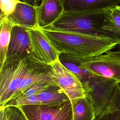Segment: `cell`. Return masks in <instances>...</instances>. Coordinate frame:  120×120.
Wrapping results in <instances>:
<instances>
[{
    "mask_svg": "<svg viewBox=\"0 0 120 120\" xmlns=\"http://www.w3.org/2000/svg\"><path fill=\"white\" fill-rule=\"evenodd\" d=\"M50 65L32 55L7 58L0 68V108L28 87L38 82H53Z\"/></svg>",
    "mask_w": 120,
    "mask_h": 120,
    "instance_id": "cell-1",
    "label": "cell"
},
{
    "mask_svg": "<svg viewBox=\"0 0 120 120\" xmlns=\"http://www.w3.org/2000/svg\"><path fill=\"white\" fill-rule=\"evenodd\" d=\"M41 29L60 54L75 59H86L96 57L119 45L111 39L88 35Z\"/></svg>",
    "mask_w": 120,
    "mask_h": 120,
    "instance_id": "cell-2",
    "label": "cell"
},
{
    "mask_svg": "<svg viewBox=\"0 0 120 120\" xmlns=\"http://www.w3.org/2000/svg\"><path fill=\"white\" fill-rule=\"evenodd\" d=\"M106 10L64 11L57 21L45 29L109 39L120 45V36L105 29Z\"/></svg>",
    "mask_w": 120,
    "mask_h": 120,
    "instance_id": "cell-3",
    "label": "cell"
},
{
    "mask_svg": "<svg viewBox=\"0 0 120 120\" xmlns=\"http://www.w3.org/2000/svg\"><path fill=\"white\" fill-rule=\"evenodd\" d=\"M81 83L85 96L92 102L95 107L96 117L100 116L106 108L119 84L113 79L90 72Z\"/></svg>",
    "mask_w": 120,
    "mask_h": 120,
    "instance_id": "cell-4",
    "label": "cell"
},
{
    "mask_svg": "<svg viewBox=\"0 0 120 120\" xmlns=\"http://www.w3.org/2000/svg\"><path fill=\"white\" fill-rule=\"evenodd\" d=\"M60 57L77 63L92 74L113 79L120 83V51H109L86 59H75L62 54Z\"/></svg>",
    "mask_w": 120,
    "mask_h": 120,
    "instance_id": "cell-5",
    "label": "cell"
},
{
    "mask_svg": "<svg viewBox=\"0 0 120 120\" xmlns=\"http://www.w3.org/2000/svg\"><path fill=\"white\" fill-rule=\"evenodd\" d=\"M18 107L27 120H72L70 99L56 105H28Z\"/></svg>",
    "mask_w": 120,
    "mask_h": 120,
    "instance_id": "cell-6",
    "label": "cell"
},
{
    "mask_svg": "<svg viewBox=\"0 0 120 120\" xmlns=\"http://www.w3.org/2000/svg\"><path fill=\"white\" fill-rule=\"evenodd\" d=\"M50 65V73L54 82L70 100L85 96L81 82L61 63L60 58Z\"/></svg>",
    "mask_w": 120,
    "mask_h": 120,
    "instance_id": "cell-7",
    "label": "cell"
},
{
    "mask_svg": "<svg viewBox=\"0 0 120 120\" xmlns=\"http://www.w3.org/2000/svg\"><path fill=\"white\" fill-rule=\"evenodd\" d=\"M33 56L39 61L50 65L60 58V54L39 28L27 29Z\"/></svg>",
    "mask_w": 120,
    "mask_h": 120,
    "instance_id": "cell-8",
    "label": "cell"
},
{
    "mask_svg": "<svg viewBox=\"0 0 120 120\" xmlns=\"http://www.w3.org/2000/svg\"><path fill=\"white\" fill-rule=\"evenodd\" d=\"M69 99L65 93L56 84L45 89L38 94L30 97L9 101L3 108L18 107L28 105H56Z\"/></svg>",
    "mask_w": 120,
    "mask_h": 120,
    "instance_id": "cell-9",
    "label": "cell"
},
{
    "mask_svg": "<svg viewBox=\"0 0 120 120\" xmlns=\"http://www.w3.org/2000/svg\"><path fill=\"white\" fill-rule=\"evenodd\" d=\"M27 29L18 25L13 26L7 58L15 56L23 57L27 55L33 56L32 45Z\"/></svg>",
    "mask_w": 120,
    "mask_h": 120,
    "instance_id": "cell-10",
    "label": "cell"
},
{
    "mask_svg": "<svg viewBox=\"0 0 120 120\" xmlns=\"http://www.w3.org/2000/svg\"><path fill=\"white\" fill-rule=\"evenodd\" d=\"M37 11L39 27L45 29L61 16L64 9L61 0H42L37 7Z\"/></svg>",
    "mask_w": 120,
    "mask_h": 120,
    "instance_id": "cell-11",
    "label": "cell"
},
{
    "mask_svg": "<svg viewBox=\"0 0 120 120\" xmlns=\"http://www.w3.org/2000/svg\"><path fill=\"white\" fill-rule=\"evenodd\" d=\"M14 25L27 29L38 28L37 7L19 2L13 13L8 16Z\"/></svg>",
    "mask_w": 120,
    "mask_h": 120,
    "instance_id": "cell-12",
    "label": "cell"
},
{
    "mask_svg": "<svg viewBox=\"0 0 120 120\" xmlns=\"http://www.w3.org/2000/svg\"><path fill=\"white\" fill-rule=\"evenodd\" d=\"M64 11L103 10L118 6L120 0H61Z\"/></svg>",
    "mask_w": 120,
    "mask_h": 120,
    "instance_id": "cell-13",
    "label": "cell"
},
{
    "mask_svg": "<svg viewBox=\"0 0 120 120\" xmlns=\"http://www.w3.org/2000/svg\"><path fill=\"white\" fill-rule=\"evenodd\" d=\"M70 101L72 107V120H94L96 119L95 107L87 97Z\"/></svg>",
    "mask_w": 120,
    "mask_h": 120,
    "instance_id": "cell-14",
    "label": "cell"
},
{
    "mask_svg": "<svg viewBox=\"0 0 120 120\" xmlns=\"http://www.w3.org/2000/svg\"><path fill=\"white\" fill-rule=\"evenodd\" d=\"M14 25L8 16L0 15V68L2 66L7 58L11 30Z\"/></svg>",
    "mask_w": 120,
    "mask_h": 120,
    "instance_id": "cell-15",
    "label": "cell"
},
{
    "mask_svg": "<svg viewBox=\"0 0 120 120\" xmlns=\"http://www.w3.org/2000/svg\"><path fill=\"white\" fill-rule=\"evenodd\" d=\"M94 120H120V85L115 88L110 103L99 116Z\"/></svg>",
    "mask_w": 120,
    "mask_h": 120,
    "instance_id": "cell-16",
    "label": "cell"
},
{
    "mask_svg": "<svg viewBox=\"0 0 120 120\" xmlns=\"http://www.w3.org/2000/svg\"><path fill=\"white\" fill-rule=\"evenodd\" d=\"M54 84L55 83L54 82H43L35 83L23 90L12 99L24 98L36 95Z\"/></svg>",
    "mask_w": 120,
    "mask_h": 120,
    "instance_id": "cell-17",
    "label": "cell"
},
{
    "mask_svg": "<svg viewBox=\"0 0 120 120\" xmlns=\"http://www.w3.org/2000/svg\"><path fill=\"white\" fill-rule=\"evenodd\" d=\"M4 109L5 111L7 120H27L17 107L8 106Z\"/></svg>",
    "mask_w": 120,
    "mask_h": 120,
    "instance_id": "cell-18",
    "label": "cell"
},
{
    "mask_svg": "<svg viewBox=\"0 0 120 120\" xmlns=\"http://www.w3.org/2000/svg\"><path fill=\"white\" fill-rule=\"evenodd\" d=\"M19 2L17 0H0V15L8 16L13 13Z\"/></svg>",
    "mask_w": 120,
    "mask_h": 120,
    "instance_id": "cell-19",
    "label": "cell"
},
{
    "mask_svg": "<svg viewBox=\"0 0 120 120\" xmlns=\"http://www.w3.org/2000/svg\"><path fill=\"white\" fill-rule=\"evenodd\" d=\"M111 18L120 33V6H114L110 8Z\"/></svg>",
    "mask_w": 120,
    "mask_h": 120,
    "instance_id": "cell-20",
    "label": "cell"
},
{
    "mask_svg": "<svg viewBox=\"0 0 120 120\" xmlns=\"http://www.w3.org/2000/svg\"><path fill=\"white\" fill-rule=\"evenodd\" d=\"M18 1L25 3L33 6L38 7L42 0H17Z\"/></svg>",
    "mask_w": 120,
    "mask_h": 120,
    "instance_id": "cell-21",
    "label": "cell"
},
{
    "mask_svg": "<svg viewBox=\"0 0 120 120\" xmlns=\"http://www.w3.org/2000/svg\"><path fill=\"white\" fill-rule=\"evenodd\" d=\"M0 120H7L6 115L4 108L0 109Z\"/></svg>",
    "mask_w": 120,
    "mask_h": 120,
    "instance_id": "cell-22",
    "label": "cell"
}]
</instances>
